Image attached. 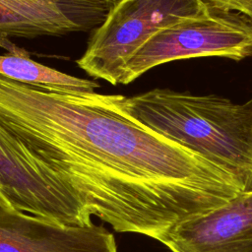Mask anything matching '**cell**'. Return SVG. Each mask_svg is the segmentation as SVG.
Listing matches in <instances>:
<instances>
[{"mask_svg": "<svg viewBox=\"0 0 252 252\" xmlns=\"http://www.w3.org/2000/svg\"><path fill=\"white\" fill-rule=\"evenodd\" d=\"M55 35L48 27L29 19L0 2V38Z\"/></svg>", "mask_w": 252, "mask_h": 252, "instance_id": "obj_8", "label": "cell"}, {"mask_svg": "<svg viewBox=\"0 0 252 252\" xmlns=\"http://www.w3.org/2000/svg\"><path fill=\"white\" fill-rule=\"evenodd\" d=\"M210 10L225 13L236 12L243 15L252 24V0H203Z\"/></svg>", "mask_w": 252, "mask_h": 252, "instance_id": "obj_10", "label": "cell"}, {"mask_svg": "<svg viewBox=\"0 0 252 252\" xmlns=\"http://www.w3.org/2000/svg\"><path fill=\"white\" fill-rule=\"evenodd\" d=\"M124 98L0 76V126L33 165L116 232L159 241L244 191L226 169L133 118Z\"/></svg>", "mask_w": 252, "mask_h": 252, "instance_id": "obj_1", "label": "cell"}, {"mask_svg": "<svg viewBox=\"0 0 252 252\" xmlns=\"http://www.w3.org/2000/svg\"><path fill=\"white\" fill-rule=\"evenodd\" d=\"M0 76L39 89L63 92L88 93L99 87L94 81L60 72L27 55L15 53L0 55Z\"/></svg>", "mask_w": 252, "mask_h": 252, "instance_id": "obj_7", "label": "cell"}, {"mask_svg": "<svg viewBox=\"0 0 252 252\" xmlns=\"http://www.w3.org/2000/svg\"><path fill=\"white\" fill-rule=\"evenodd\" d=\"M159 242L171 252H252V187L207 214L176 224Z\"/></svg>", "mask_w": 252, "mask_h": 252, "instance_id": "obj_6", "label": "cell"}, {"mask_svg": "<svg viewBox=\"0 0 252 252\" xmlns=\"http://www.w3.org/2000/svg\"><path fill=\"white\" fill-rule=\"evenodd\" d=\"M249 102V104H250V106H251V108H252V98L248 101ZM252 187V181H251V184H250V186H249V188H251ZM248 189V188H247Z\"/></svg>", "mask_w": 252, "mask_h": 252, "instance_id": "obj_11", "label": "cell"}, {"mask_svg": "<svg viewBox=\"0 0 252 252\" xmlns=\"http://www.w3.org/2000/svg\"><path fill=\"white\" fill-rule=\"evenodd\" d=\"M252 55V24L209 11L178 21L152 35L127 62L120 82L128 85L163 63L222 56L241 60Z\"/></svg>", "mask_w": 252, "mask_h": 252, "instance_id": "obj_4", "label": "cell"}, {"mask_svg": "<svg viewBox=\"0 0 252 252\" xmlns=\"http://www.w3.org/2000/svg\"><path fill=\"white\" fill-rule=\"evenodd\" d=\"M0 252H118L101 224L64 225L15 209L0 195Z\"/></svg>", "mask_w": 252, "mask_h": 252, "instance_id": "obj_5", "label": "cell"}, {"mask_svg": "<svg viewBox=\"0 0 252 252\" xmlns=\"http://www.w3.org/2000/svg\"><path fill=\"white\" fill-rule=\"evenodd\" d=\"M121 0H66L62 4L66 14L78 24L81 30L98 26L105 19L108 12Z\"/></svg>", "mask_w": 252, "mask_h": 252, "instance_id": "obj_9", "label": "cell"}, {"mask_svg": "<svg viewBox=\"0 0 252 252\" xmlns=\"http://www.w3.org/2000/svg\"><path fill=\"white\" fill-rule=\"evenodd\" d=\"M127 112L141 124L200 155L236 176L252 181V108L227 98L155 89L125 96Z\"/></svg>", "mask_w": 252, "mask_h": 252, "instance_id": "obj_2", "label": "cell"}, {"mask_svg": "<svg viewBox=\"0 0 252 252\" xmlns=\"http://www.w3.org/2000/svg\"><path fill=\"white\" fill-rule=\"evenodd\" d=\"M209 11L203 0H121L94 31L77 64L93 78L118 85L129 59L152 35Z\"/></svg>", "mask_w": 252, "mask_h": 252, "instance_id": "obj_3", "label": "cell"}]
</instances>
